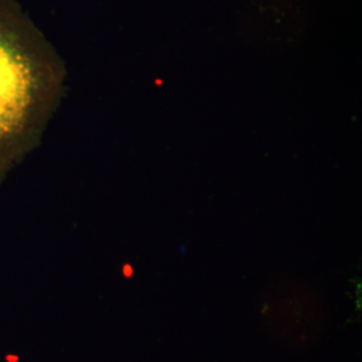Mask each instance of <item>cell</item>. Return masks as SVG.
<instances>
[{
	"mask_svg": "<svg viewBox=\"0 0 362 362\" xmlns=\"http://www.w3.org/2000/svg\"><path fill=\"white\" fill-rule=\"evenodd\" d=\"M26 64L0 40V139L21 121L30 100Z\"/></svg>",
	"mask_w": 362,
	"mask_h": 362,
	"instance_id": "1",
	"label": "cell"
}]
</instances>
